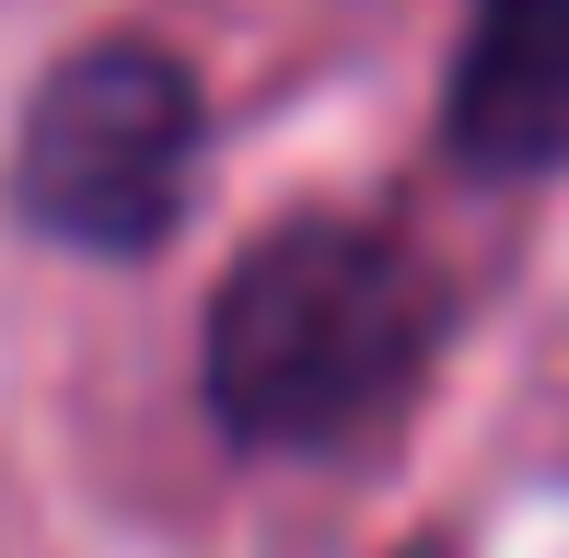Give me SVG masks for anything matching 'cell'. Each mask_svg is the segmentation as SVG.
I'll return each mask as SVG.
<instances>
[{
	"label": "cell",
	"mask_w": 569,
	"mask_h": 558,
	"mask_svg": "<svg viewBox=\"0 0 569 558\" xmlns=\"http://www.w3.org/2000/svg\"><path fill=\"white\" fill-rule=\"evenodd\" d=\"M198 70L151 36H93L36 82L12 129V221L70 257H151L198 198Z\"/></svg>",
	"instance_id": "obj_2"
},
{
	"label": "cell",
	"mask_w": 569,
	"mask_h": 558,
	"mask_svg": "<svg viewBox=\"0 0 569 558\" xmlns=\"http://www.w3.org/2000/svg\"><path fill=\"white\" fill-rule=\"evenodd\" d=\"M453 338V291L396 221L302 210L268 221L210 291L198 396L244 454H338L419 396Z\"/></svg>",
	"instance_id": "obj_1"
},
{
	"label": "cell",
	"mask_w": 569,
	"mask_h": 558,
	"mask_svg": "<svg viewBox=\"0 0 569 558\" xmlns=\"http://www.w3.org/2000/svg\"><path fill=\"white\" fill-rule=\"evenodd\" d=\"M442 129L488 187H535L569 163V0H465Z\"/></svg>",
	"instance_id": "obj_3"
}]
</instances>
